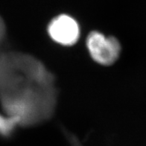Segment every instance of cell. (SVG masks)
I'll return each mask as SVG.
<instances>
[{
  "instance_id": "1",
  "label": "cell",
  "mask_w": 146,
  "mask_h": 146,
  "mask_svg": "<svg viewBox=\"0 0 146 146\" xmlns=\"http://www.w3.org/2000/svg\"><path fill=\"white\" fill-rule=\"evenodd\" d=\"M54 75L36 58L21 52L0 54V102L5 113L22 127L47 121L55 110Z\"/></svg>"
},
{
  "instance_id": "3",
  "label": "cell",
  "mask_w": 146,
  "mask_h": 146,
  "mask_svg": "<svg viewBox=\"0 0 146 146\" xmlns=\"http://www.w3.org/2000/svg\"><path fill=\"white\" fill-rule=\"evenodd\" d=\"M47 31L52 40L64 46L75 44L80 37V26L76 20L67 14H60L48 23Z\"/></svg>"
},
{
  "instance_id": "2",
  "label": "cell",
  "mask_w": 146,
  "mask_h": 146,
  "mask_svg": "<svg viewBox=\"0 0 146 146\" xmlns=\"http://www.w3.org/2000/svg\"><path fill=\"white\" fill-rule=\"evenodd\" d=\"M87 50L93 60L103 66L113 64L121 53V44L117 39L105 36L98 31H92L86 40Z\"/></svg>"
},
{
  "instance_id": "4",
  "label": "cell",
  "mask_w": 146,
  "mask_h": 146,
  "mask_svg": "<svg viewBox=\"0 0 146 146\" xmlns=\"http://www.w3.org/2000/svg\"><path fill=\"white\" fill-rule=\"evenodd\" d=\"M20 126L19 121L14 116L0 113V136L9 137L14 133L16 127Z\"/></svg>"
},
{
  "instance_id": "5",
  "label": "cell",
  "mask_w": 146,
  "mask_h": 146,
  "mask_svg": "<svg viewBox=\"0 0 146 146\" xmlns=\"http://www.w3.org/2000/svg\"><path fill=\"white\" fill-rule=\"evenodd\" d=\"M66 135L68 136V139H69L71 146H81L80 142H78L77 139L75 138L72 134H71V133H66Z\"/></svg>"
}]
</instances>
